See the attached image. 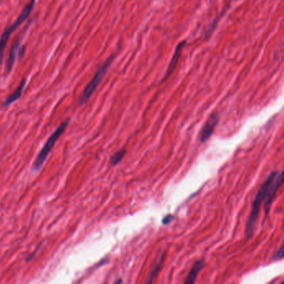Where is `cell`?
I'll list each match as a JSON object with an SVG mask.
<instances>
[{
	"instance_id": "1",
	"label": "cell",
	"mask_w": 284,
	"mask_h": 284,
	"mask_svg": "<svg viewBox=\"0 0 284 284\" xmlns=\"http://www.w3.org/2000/svg\"><path fill=\"white\" fill-rule=\"evenodd\" d=\"M277 175H278L277 172H272L271 174H269L264 184L259 189V192H258V194L254 199V203L252 205L251 213L249 214V219L247 222L246 229H245L248 239H250L253 236L254 229H255L257 221H258V218H259V211H260L262 204H263V202L265 201L270 185L274 181V179L276 178Z\"/></svg>"
},
{
	"instance_id": "2",
	"label": "cell",
	"mask_w": 284,
	"mask_h": 284,
	"mask_svg": "<svg viewBox=\"0 0 284 284\" xmlns=\"http://www.w3.org/2000/svg\"><path fill=\"white\" fill-rule=\"evenodd\" d=\"M35 2H36V0H30V2L27 5H25L22 12H20L19 16L17 17V19L15 20L13 23L6 27L1 34V37H0V64L2 63V59H3L5 47L7 46L10 36L20 27V25L22 24L27 19V17H29L34 7Z\"/></svg>"
},
{
	"instance_id": "3",
	"label": "cell",
	"mask_w": 284,
	"mask_h": 284,
	"mask_svg": "<svg viewBox=\"0 0 284 284\" xmlns=\"http://www.w3.org/2000/svg\"><path fill=\"white\" fill-rule=\"evenodd\" d=\"M69 122L70 120H67V121L62 122V124L57 127L56 131L48 138L47 142L45 143L44 145L42 147V149H41V151L39 152V154L37 155L36 161H35L34 166H33V169L35 170H39L41 169V167L42 166V164H44L45 160H46L50 152H51L52 148L56 144V142H57V140L59 139L60 137L63 134L65 130L67 129V126L69 125Z\"/></svg>"
},
{
	"instance_id": "4",
	"label": "cell",
	"mask_w": 284,
	"mask_h": 284,
	"mask_svg": "<svg viewBox=\"0 0 284 284\" xmlns=\"http://www.w3.org/2000/svg\"><path fill=\"white\" fill-rule=\"evenodd\" d=\"M113 57H111L102 65L101 68L97 71V73L95 74L94 77L91 80V82L87 84V87L85 88L84 92L82 95V99H81V104H86L87 101L90 99V97H92L93 92L96 91L97 87L99 86L100 82H102V78L104 77L107 70L109 69L110 66L112 64Z\"/></svg>"
},
{
	"instance_id": "5",
	"label": "cell",
	"mask_w": 284,
	"mask_h": 284,
	"mask_svg": "<svg viewBox=\"0 0 284 284\" xmlns=\"http://www.w3.org/2000/svg\"><path fill=\"white\" fill-rule=\"evenodd\" d=\"M284 184V169L280 174H278L276 178L274 179V181L272 183L269 188L268 194H267L266 199L264 201V211L265 214H269L271 208L272 204L274 201V198L276 196L277 192L279 190V188Z\"/></svg>"
},
{
	"instance_id": "6",
	"label": "cell",
	"mask_w": 284,
	"mask_h": 284,
	"mask_svg": "<svg viewBox=\"0 0 284 284\" xmlns=\"http://www.w3.org/2000/svg\"><path fill=\"white\" fill-rule=\"evenodd\" d=\"M219 116L217 114H211L209 116L199 133V141L201 143H205L211 137L219 122Z\"/></svg>"
},
{
	"instance_id": "7",
	"label": "cell",
	"mask_w": 284,
	"mask_h": 284,
	"mask_svg": "<svg viewBox=\"0 0 284 284\" xmlns=\"http://www.w3.org/2000/svg\"><path fill=\"white\" fill-rule=\"evenodd\" d=\"M204 267V261L203 259L197 261L195 264L193 265L192 269H190L189 274L187 275L186 279L184 280L183 284H194L196 281L199 272L201 271L202 269Z\"/></svg>"
},
{
	"instance_id": "8",
	"label": "cell",
	"mask_w": 284,
	"mask_h": 284,
	"mask_svg": "<svg viewBox=\"0 0 284 284\" xmlns=\"http://www.w3.org/2000/svg\"><path fill=\"white\" fill-rule=\"evenodd\" d=\"M164 258H165V254H163V255L159 258V260L156 262V264H154L144 284H154V280L156 279L157 277L159 275L160 269H161L162 266H163V264H164Z\"/></svg>"
},
{
	"instance_id": "9",
	"label": "cell",
	"mask_w": 284,
	"mask_h": 284,
	"mask_svg": "<svg viewBox=\"0 0 284 284\" xmlns=\"http://www.w3.org/2000/svg\"><path fill=\"white\" fill-rule=\"evenodd\" d=\"M20 48H21V47H20L19 41L15 42L14 44L12 45V47H11L9 55H8V59H7V66H6L7 73H9L12 71L13 65H14L15 60H16V57H17V52L19 53Z\"/></svg>"
},
{
	"instance_id": "10",
	"label": "cell",
	"mask_w": 284,
	"mask_h": 284,
	"mask_svg": "<svg viewBox=\"0 0 284 284\" xmlns=\"http://www.w3.org/2000/svg\"><path fill=\"white\" fill-rule=\"evenodd\" d=\"M25 84H26V80L22 79V82H20L19 86L17 87V89L15 90V92L12 94L10 95L9 97H7V99L5 100L3 102V107H8L9 105L12 104L15 101H17L18 98H20L21 95H22V91L24 88Z\"/></svg>"
},
{
	"instance_id": "11",
	"label": "cell",
	"mask_w": 284,
	"mask_h": 284,
	"mask_svg": "<svg viewBox=\"0 0 284 284\" xmlns=\"http://www.w3.org/2000/svg\"><path fill=\"white\" fill-rule=\"evenodd\" d=\"M183 45H184V42H183V43H180V44L177 47L176 50H175V52H174V56L172 57L170 63H169V67H168V70H167L166 74H165V77H164V80L168 78V77H169V75L171 74L173 71H174V68H175L177 62H178V60H179V54H180L182 47H183Z\"/></svg>"
},
{
	"instance_id": "12",
	"label": "cell",
	"mask_w": 284,
	"mask_h": 284,
	"mask_svg": "<svg viewBox=\"0 0 284 284\" xmlns=\"http://www.w3.org/2000/svg\"><path fill=\"white\" fill-rule=\"evenodd\" d=\"M125 154H126V149H122L119 151L117 152L116 154L112 155V158L110 159V162L112 165H116V164H119L120 162L122 161V159L124 158Z\"/></svg>"
},
{
	"instance_id": "13",
	"label": "cell",
	"mask_w": 284,
	"mask_h": 284,
	"mask_svg": "<svg viewBox=\"0 0 284 284\" xmlns=\"http://www.w3.org/2000/svg\"><path fill=\"white\" fill-rule=\"evenodd\" d=\"M284 258V241L282 244L281 247L279 248V250L274 254V256L272 257L273 260H280Z\"/></svg>"
},
{
	"instance_id": "14",
	"label": "cell",
	"mask_w": 284,
	"mask_h": 284,
	"mask_svg": "<svg viewBox=\"0 0 284 284\" xmlns=\"http://www.w3.org/2000/svg\"><path fill=\"white\" fill-rule=\"evenodd\" d=\"M174 217L172 215V214H167L162 219V224L164 225H167L169 224V223H171L173 220H174Z\"/></svg>"
},
{
	"instance_id": "15",
	"label": "cell",
	"mask_w": 284,
	"mask_h": 284,
	"mask_svg": "<svg viewBox=\"0 0 284 284\" xmlns=\"http://www.w3.org/2000/svg\"><path fill=\"white\" fill-rule=\"evenodd\" d=\"M122 283H123V280L122 279H119L115 282L114 284H122Z\"/></svg>"
},
{
	"instance_id": "16",
	"label": "cell",
	"mask_w": 284,
	"mask_h": 284,
	"mask_svg": "<svg viewBox=\"0 0 284 284\" xmlns=\"http://www.w3.org/2000/svg\"><path fill=\"white\" fill-rule=\"evenodd\" d=\"M284 284V282H283V283H282V284Z\"/></svg>"
}]
</instances>
